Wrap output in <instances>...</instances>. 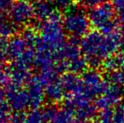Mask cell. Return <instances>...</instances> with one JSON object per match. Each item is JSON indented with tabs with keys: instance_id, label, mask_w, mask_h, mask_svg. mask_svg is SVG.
<instances>
[{
	"instance_id": "6da1fadb",
	"label": "cell",
	"mask_w": 124,
	"mask_h": 123,
	"mask_svg": "<svg viewBox=\"0 0 124 123\" xmlns=\"http://www.w3.org/2000/svg\"><path fill=\"white\" fill-rule=\"evenodd\" d=\"M31 64L28 63L22 60L21 58L14 60L10 63V65L8 67V75L9 76L12 82L18 85L21 86L23 83L25 81H29L31 72H30V68H31Z\"/></svg>"
},
{
	"instance_id": "7a4b0ae2",
	"label": "cell",
	"mask_w": 124,
	"mask_h": 123,
	"mask_svg": "<svg viewBox=\"0 0 124 123\" xmlns=\"http://www.w3.org/2000/svg\"><path fill=\"white\" fill-rule=\"evenodd\" d=\"M12 23L16 25H25L34 17L33 6L30 3L20 1L14 5L9 12Z\"/></svg>"
},
{
	"instance_id": "3957f363",
	"label": "cell",
	"mask_w": 124,
	"mask_h": 123,
	"mask_svg": "<svg viewBox=\"0 0 124 123\" xmlns=\"http://www.w3.org/2000/svg\"><path fill=\"white\" fill-rule=\"evenodd\" d=\"M27 93L30 98V105L33 107H38L44 100L46 92L43 89V84L39 76L33 77L27 82Z\"/></svg>"
},
{
	"instance_id": "277c9868",
	"label": "cell",
	"mask_w": 124,
	"mask_h": 123,
	"mask_svg": "<svg viewBox=\"0 0 124 123\" xmlns=\"http://www.w3.org/2000/svg\"><path fill=\"white\" fill-rule=\"evenodd\" d=\"M27 43L24 41L22 37H13L8 41V46L7 48V58L12 60L20 58L27 50Z\"/></svg>"
},
{
	"instance_id": "5b68a950",
	"label": "cell",
	"mask_w": 124,
	"mask_h": 123,
	"mask_svg": "<svg viewBox=\"0 0 124 123\" xmlns=\"http://www.w3.org/2000/svg\"><path fill=\"white\" fill-rule=\"evenodd\" d=\"M34 9V16L37 20H42L49 18L51 14L52 13V5L47 0H39L33 5Z\"/></svg>"
},
{
	"instance_id": "8992f818",
	"label": "cell",
	"mask_w": 124,
	"mask_h": 123,
	"mask_svg": "<svg viewBox=\"0 0 124 123\" xmlns=\"http://www.w3.org/2000/svg\"><path fill=\"white\" fill-rule=\"evenodd\" d=\"M82 22H85L83 17L78 16L77 14H72L66 18L64 23H65L66 29L69 30V32L79 34V33L83 32V30H85V27L78 25V23H82Z\"/></svg>"
},
{
	"instance_id": "52a82bcc",
	"label": "cell",
	"mask_w": 124,
	"mask_h": 123,
	"mask_svg": "<svg viewBox=\"0 0 124 123\" xmlns=\"http://www.w3.org/2000/svg\"><path fill=\"white\" fill-rule=\"evenodd\" d=\"M15 30L16 26L7 20L4 14L0 12V36L3 38L10 37L15 34Z\"/></svg>"
},
{
	"instance_id": "ba28073f",
	"label": "cell",
	"mask_w": 124,
	"mask_h": 123,
	"mask_svg": "<svg viewBox=\"0 0 124 123\" xmlns=\"http://www.w3.org/2000/svg\"><path fill=\"white\" fill-rule=\"evenodd\" d=\"M45 92H46V96L49 98V100H60L62 96V85L58 83L53 81L51 84H47V87H46Z\"/></svg>"
},
{
	"instance_id": "9c48e42d",
	"label": "cell",
	"mask_w": 124,
	"mask_h": 123,
	"mask_svg": "<svg viewBox=\"0 0 124 123\" xmlns=\"http://www.w3.org/2000/svg\"><path fill=\"white\" fill-rule=\"evenodd\" d=\"M36 31L37 30L34 27H28V28H26L23 30L21 37L27 43V45H33V46H35L36 40L38 39V37L36 36Z\"/></svg>"
},
{
	"instance_id": "30bf717a",
	"label": "cell",
	"mask_w": 124,
	"mask_h": 123,
	"mask_svg": "<svg viewBox=\"0 0 124 123\" xmlns=\"http://www.w3.org/2000/svg\"><path fill=\"white\" fill-rule=\"evenodd\" d=\"M15 4V0H0V12L3 14L10 12Z\"/></svg>"
},
{
	"instance_id": "8fae6325",
	"label": "cell",
	"mask_w": 124,
	"mask_h": 123,
	"mask_svg": "<svg viewBox=\"0 0 124 123\" xmlns=\"http://www.w3.org/2000/svg\"><path fill=\"white\" fill-rule=\"evenodd\" d=\"M6 58H7L6 51H3V49L0 48V69L3 67V64H4V62H5Z\"/></svg>"
},
{
	"instance_id": "7c38bea8",
	"label": "cell",
	"mask_w": 124,
	"mask_h": 123,
	"mask_svg": "<svg viewBox=\"0 0 124 123\" xmlns=\"http://www.w3.org/2000/svg\"><path fill=\"white\" fill-rule=\"evenodd\" d=\"M5 96H6V92H4V90L0 87V101H3Z\"/></svg>"
},
{
	"instance_id": "4fadbf2b",
	"label": "cell",
	"mask_w": 124,
	"mask_h": 123,
	"mask_svg": "<svg viewBox=\"0 0 124 123\" xmlns=\"http://www.w3.org/2000/svg\"><path fill=\"white\" fill-rule=\"evenodd\" d=\"M21 2H25V3H30V4H32V3H36L37 1L39 0H20Z\"/></svg>"
}]
</instances>
